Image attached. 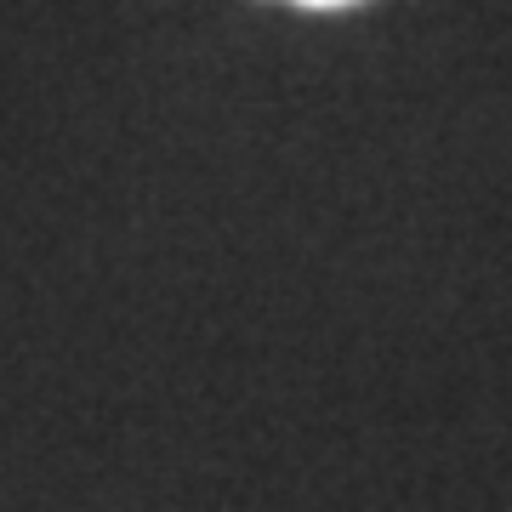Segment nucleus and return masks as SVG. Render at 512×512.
<instances>
[{
    "label": "nucleus",
    "mask_w": 512,
    "mask_h": 512,
    "mask_svg": "<svg viewBox=\"0 0 512 512\" xmlns=\"http://www.w3.org/2000/svg\"><path fill=\"white\" fill-rule=\"evenodd\" d=\"M291 6H308V12H336V6H359V0H291Z\"/></svg>",
    "instance_id": "nucleus-1"
}]
</instances>
